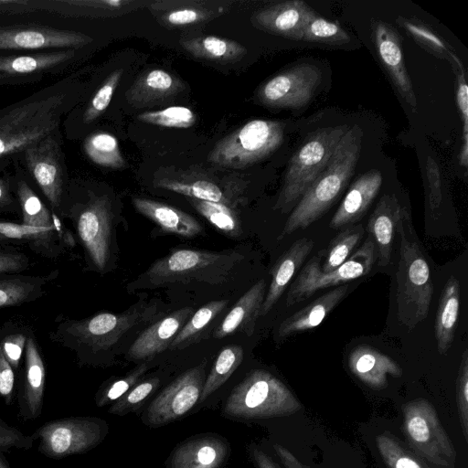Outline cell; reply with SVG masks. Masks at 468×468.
<instances>
[{
  "instance_id": "1",
  "label": "cell",
  "mask_w": 468,
  "mask_h": 468,
  "mask_svg": "<svg viewBox=\"0 0 468 468\" xmlns=\"http://www.w3.org/2000/svg\"><path fill=\"white\" fill-rule=\"evenodd\" d=\"M160 313L157 303L141 301L122 313L102 312L79 320L64 319L50 333V338L73 351L80 365L99 366L107 363L128 333L154 323Z\"/></svg>"
},
{
  "instance_id": "2",
  "label": "cell",
  "mask_w": 468,
  "mask_h": 468,
  "mask_svg": "<svg viewBox=\"0 0 468 468\" xmlns=\"http://www.w3.org/2000/svg\"><path fill=\"white\" fill-rule=\"evenodd\" d=\"M243 260L244 255L236 250H176L154 261L127 288L136 291L191 283L220 285L229 281Z\"/></svg>"
},
{
  "instance_id": "3",
  "label": "cell",
  "mask_w": 468,
  "mask_h": 468,
  "mask_svg": "<svg viewBox=\"0 0 468 468\" xmlns=\"http://www.w3.org/2000/svg\"><path fill=\"white\" fill-rule=\"evenodd\" d=\"M362 135L358 125L349 127L345 133L325 169L293 207L279 240L309 227L331 207L354 174L360 155Z\"/></svg>"
},
{
  "instance_id": "4",
  "label": "cell",
  "mask_w": 468,
  "mask_h": 468,
  "mask_svg": "<svg viewBox=\"0 0 468 468\" xmlns=\"http://www.w3.org/2000/svg\"><path fill=\"white\" fill-rule=\"evenodd\" d=\"M301 409V402L282 381L256 369L232 389L221 412L234 420H260L289 416Z\"/></svg>"
},
{
  "instance_id": "5",
  "label": "cell",
  "mask_w": 468,
  "mask_h": 468,
  "mask_svg": "<svg viewBox=\"0 0 468 468\" xmlns=\"http://www.w3.org/2000/svg\"><path fill=\"white\" fill-rule=\"evenodd\" d=\"M406 212L398 224L400 236L399 259L396 273L397 316L409 330L428 315L433 295L430 268L419 244L405 232Z\"/></svg>"
},
{
  "instance_id": "6",
  "label": "cell",
  "mask_w": 468,
  "mask_h": 468,
  "mask_svg": "<svg viewBox=\"0 0 468 468\" xmlns=\"http://www.w3.org/2000/svg\"><path fill=\"white\" fill-rule=\"evenodd\" d=\"M71 220L88 266L101 273L113 265L114 214L107 195L90 194L85 202L61 206L59 218Z\"/></svg>"
},
{
  "instance_id": "7",
  "label": "cell",
  "mask_w": 468,
  "mask_h": 468,
  "mask_svg": "<svg viewBox=\"0 0 468 468\" xmlns=\"http://www.w3.org/2000/svg\"><path fill=\"white\" fill-rule=\"evenodd\" d=\"M66 93L41 96L15 106L0 117V157L20 151L54 133L66 105Z\"/></svg>"
},
{
  "instance_id": "8",
  "label": "cell",
  "mask_w": 468,
  "mask_h": 468,
  "mask_svg": "<svg viewBox=\"0 0 468 468\" xmlns=\"http://www.w3.org/2000/svg\"><path fill=\"white\" fill-rule=\"evenodd\" d=\"M348 128L346 125L321 128L294 153L289 161L274 210L287 213L296 206L325 169Z\"/></svg>"
},
{
  "instance_id": "9",
  "label": "cell",
  "mask_w": 468,
  "mask_h": 468,
  "mask_svg": "<svg viewBox=\"0 0 468 468\" xmlns=\"http://www.w3.org/2000/svg\"><path fill=\"white\" fill-rule=\"evenodd\" d=\"M283 138V122L251 120L218 142L207 161L221 167L242 169L269 156L281 146Z\"/></svg>"
},
{
  "instance_id": "10",
  "label": "cell",
  "mask_w": 468,
  "mask_h": 468,
  "mask_svg": "<svg viewBox=\"0 0 468 468\" xmlns=\"http://www.w3.org/2000/svg\"><path fill=\"white\" fill-rule=\"evenodd\" d=\"M405 443L438 468H454L456 451L433 405L419 398L402 406Z\"/></svg>"
},
{
  "instance_id": "11",
  "label": "cell",
  "mask_w": 468,
  "mask_h": 468,
  "mask_svg": "<svg viewBox=\"0 0 468 468\" xmlns=\"http://www.w3.org/2000/svg\"><path fill=\"white\" fill-rule=\"evenodd\" d=\"M109 432L108 423L98 417L78 416L48 421L31 434L38 440L41 454L62 459L97 447Z\"/></svg>"
},
{
  "instance_id": "12",
  "label": "cell",
  "mask_w": 468,
  "mask_h": 468,
  "mask_svg": "<svg viewBox=\"0 0 468 468\" xmlns=\"http://www.w3.org/2000/svg\"><path fill=\"white\" fill-rule=\"evenodd\" d=\"M324 250L318 251L299 272L290 286L286 305L297 304L321 289L336 286L367 275L376 260V246L367 239L345 262L328 272L321 271V260Z\"/></svg>"
},
{
  "instance_id": "13",
  "label": "cell",
  "mask_w": 468,
  "mask_h": 468,
  "mask_svg": "<svg viewBox=\"0 0 468 468\" xmlns=\"http://www.w3.org/2000/svg\"><path fill=\"white\" fill-rule=\"evenodd\" d=\"M205 379V364L181 374L152 400L142 415L143 422L157 428L185 416L199 400Z\"/></svg>"
},
{
  "instance_id": "14",
  "label": "cell",
  "mask_w": 468,
  "mask_h": 468,
  "mask_svg": "<svg viewBox=\"0 0 468 468\" xmlns=\"http://www.w3.org/2000/svg\"><path fill=\"white\" fill-rule=\"evenodd\" d=\"M321 80L322 73L316 66L302 63L262 83L256 98L267 107L299 109L310 102Z\"/></svg>"
},
{
  "instance_id": "15",
  "label": "cell",
  "mask_w": 468,
  "mask_h": 468,
  "mask_svg": "<svg viewBox=\"0 0 468 468\" xmlns=\"http://www.w3.org/2000/svg\"><path fill=\"white\" fill-rule=\"evenodd\" d=\"M24 154L28 170L51 205L52 211L59 217L64 182L57 139L53 134L48 135L27 147Z\"/></svg>"
},
{
  "instance_id": "16",
  "label": "cell",
  "mask_w": 468,
  "mask_h": 468,
  "mask_svg": "<svg viewBox=\"0 0 468 468\" xmlns=\"http://www.w3.org/2000/svg\"><path fill=\"white\" fill-rule=\"evenodd\" d=\"M92 42L83 33L39 26L0 27V50L74 49Z\"/></svg>"
},
{
  "instance_id": "17",
  "label": "cell",
  "mask_w": 468,
  "mask_h": 468,
  "mask_svg": "<svg viewBox=\"0 0 468 468\" xmlns=\"http://www.w3.org/2000/svg\"><path fill=\"white\" fill-rule=\"evenodd\" d=\"M372 37L379 60L388 71L399 95L414 112L417 99L406 69L400 37L397 31L382 20L374 21Z\"/></svg>"
},
{
  "instance_id": "18",
  "label": "cell",
  "mask_w": 468,
  "mask_h": 468,
  "mask_svg": "<svg viewBox=\"0 0 468 468\" xmlns=\"http://www.w3.org/2000/svg\"><path fill=\"white\" fill-rule=\"evenodd\" d=\"M0 246H27L41 257L56 260L74 246L69 231L33 228L0 219Z\"/></svg>"
},
{
  "instance_id": "19",
  "label": "cell",
  "mask_w": 468,
  "mask_h": 468,
  "mask_svg": "<svg viewBox=\"0 0 468 468\" xmlns=\"http://www.w3.org/2000/svg\"><path fill=\"white\" fill-rule=\"evenodd\" d=\"M230 446L218 434H199L177 444L166 460V468H223Z\"/></svg>"
},
{
  "instance_id": "20",
  "label": "cell",
  "mask_w": 468,
  "mask_h": 468,
  "mask_svg": "<svg viewBox=\"0 0 468 468\" xmlns=\"http://www.w3.org/2000/svg\"><path fill=\"white\" fill-rule=\"evenodd\" d=\"M45 384V363L32 333L27 340L24 353V367L18 394L20 418L34 420L39 417L44 403Z\"/></svg>"
},
{
  "instance_id": "21",
  "label": "cell",
  "mask_w": 468,
  "mask_h": 468,
  "mask_svg": "<svg viewBox=\"0 0 468 468\" xmlns=\"http://www.w3.org/2000/svg\"><path fill=\"white\" fill-rule=\"evenodd\" d=\"M193 314L192 307H183L154 321L132 343L126 358L130 361L147 360L162 353Z\"/></svg>"
},
{
  "instance_id": "22",
  "label": "cell",
  "mask_w": 468,
  "mask_h": 468,
  "mask_svg": "<svg viewBox=\"0 0 468 468\" xmlns=\"http://www.w3.org/2000/svg\"><path fill=\"white\" fill-rule=\"evenodd\" d=\"M314 11L302 0L279 2L266 5L251 16V24L262 31L299 40L308 18Z\"/></svg>"
},
{
  "instance_id": "23",
  "label": "cell",
  "mask_w": 468,
  "mask_h": 468,
  "mask_svg": "<svg viewBox=\"0 0 468 468\" xmlns=\"http://www.w3.org/2000/svg\"><path fill=\"white\" fill-rule=\"evenodd\" d=\"M149 10L163 27H185L209 22L229 8L223 3L207 1H151Z\"/></svg>"
},
{
  "instance_id": "24",
  "label": "cell",
  "mask_w": 468,
  "mask_h": 468,
  "mask_svg": "<svg viewBox=\"0 0 468 468\" xmlns=\"http://www.w3.org/2000/svg\"><path fill=\"white\" fill-rule=\"evenodd\" d=\"M186 89L174 74L152 69L140 74L125 92V99L133 107L141 108L163 102Z\"/></svg>"
},
{
  "instance_id": "25",
  "label": "cell",
  "mask_w": 468,
  "mask_h": 468,
  "mask_svg": "<svg viewBox=\"0 0 468 468\" xmlns=\"http://www.w3.org/2000/svg\"><path fill=\"white\" fill-rule=\"evenodd\" d=\"M381 184L382 175L378 170H369L358 177L334 214L330 228L337 229L360 220L378 193Z\"/></svg>"
},
{
  "instance_id": "26",
  "label": "cell",
  "mask_w": 468,
  "mask_h": 468,
  "mask_svg": "<svg viewBox=\"0 0 468 468\" xmlns=\"http://www.w3.org/2000/svg\"><path fill=\"white\" fill-rule=\"evenodd\" d=\"M347 363L352 374L373 389L384 388L388 376L399 378L402 375L395 360L368 346L354 348Z\"/></svg>"
},
{
  "instance_id": "27",
  "label": "cell",
  "mask_w": 468,
  "mask_h": 468,
  "mask_svg": "<svg viewBox=\"0 0 468 468\" xmlns=\"http://www.w3.org/2000/svg\"><path fill=\"white\" fill-rule=\"evenodd\" d=\"M406 212L394 195H383L368 219L367 230L378 248L380 267L390 261L394 233Z\"/></svg>"
},
{
  "instance_id": "28",
  "label": "cell",
  "mask_w": 468,
  "mask_h": 468,
  "mask_svg": "<svg viewBox=\"0 0 468 468\" xmlns=\"http://www.w3.org/2000/svg\"><path fill=\"white\" fill-rule=\"evenodd\" d=\"M132 203L139 213L165 232L185 239H193L203 232V227L194 217L176 207L139 197H133Z\"/></svg>"
},
{
  "instance_id": "29",
  "label": "cell",
  "mask_w": 468,
  "mask_h": 468,
  "mask_svg": "<svg viewBox=\"0 0 468 468\" xmlns=\"http://www.w3.org/2000/svg\"><path fill=\"white\" fill-rule=\"evenodd\" d=\"M265 292L266 282L261 279L238 300L215 330L213 336L220 339L238 332L251 335L254 331L256 320L261 316Z\"/></svg>"
},
{
  "instance_id": "30",
  "label": "cell",
  "mask_w": 468,
  "mask_h": 468,
  "mask_svg": "<svg viewBox=\"0 0 468 468\" xmlns=\"http://www.w3.org/2000/svg\"><path fill=\"white\" fill-rule=\"evenodd\" d=\"M314 248V241L307 238L293 242L275 262L271 280L261 309V316L266 315L281 298L288 283Z\"/></svg>"
},
{
  "instance_id": "31",
  "label": "cell",
  "mask_w": 468,
  "mask_h": 468,
  "mask_svg": "<svg viewBox=\"0 0 468 468\" xmlns=\"http://www.w3.org/2000/svg\"><path fill=\"white\" fill-rule=\"evenodd\" d=\"M347 289V285L337 286L284 319L279 326L278 337L285 338L318 326L344 299Z\"/></svg>"
},
{
  "instance_id": "32",
  "label": "cell",
  "mask_w": 468,
  "mask_h": 468,
  "mask_svg": "<svg viewBox=\"0 0 468 468\" xmlns=\"http://www.w3.org/2000/svg\"><path fill=\"white\" fill-rule=\"evenodd\" d=\"M74 57V49L0 56V80L16 79L57 68Z\"/></svg>"
},
{
  "instance_id": "33",
  "label": "cell",
  "mask_w": 468,
  "mask_h": 468,
  "mask_svg": "<svg viewBox=\"0 0 468 468\" xmlns=\"http://www.w3.org/2000/svg\"><path fill=\"white\" fill-rule=\"evenodd\" d=\"M57 275V271L48 276L1 274L0 308L22 305L43 297L47 283Z\"/></svg>"
},
{
  "instance_id": "34",
  "label": "cell",
  "mask_w": 468,
  "mask_h": 468,
  "mask_svg": "<svg viewBox=\"0 0 468 468\" xmlns=\"http://www.w3.org/2000/svg\"><path fill=\"white\" fill-rule=\"evenodd\" d=\"M460 308V283L451 276L446 282L435 317V336L438 351L445 355L454 339Z\"/></svg>"
},
{
  "instance_id": "35",
  "label": "cell",
  "mask_w": 468,
  "mask_h": 468,
  "mask_svg": "<svg viewBox=\"0 0 468 468\" xmlns=\"http://www.w3.org/2000/svg\"><path fill=\"white\" fill-rule=\"evenodd\" d=\"M180 44L195 58L219 63L237 61L247 53L240 43L218 36H199L184 39Z\"/></svg>"
},
{
  "instance_id": "36",
  "label": "cell",
  "mask_w": 468,
  "mask_h": 468,
  "mask_svg": "<svg viewBox=\"0 0 468 468\" xmlns=\"http://www.w3.org/2000/svg\"><path fill=\"white\" fill-rule=\"evenodd\" d=\"M16 194L22 215L21 224L60 232L67 231L60 218L55 212L49 211L26 181L20 180L17 183Z\"/></svg>"
},
{
  "instance_id": "37",
  "label": "cell",
  "mask_w": 468,
  "mask_h": 468,
  "mask_svg": "<svg viewBox=\"0 0 468 468\" xmlns=\"http://www.w3.org/2000/svg\"><path fill=\"white\" fill-rule=\"evenodd\" d=\"M70 14L90 17H114L124 16L149 5L150 2L137 0H63Z\"/></svg>"
},
{
  "instance_id": "38",
  "label": "cell",
  "mask_w": 468,
  "mask_h": 468,
  "mask_svg": "<svg viewBox=\"0 0 468 468\" xmlns=\"http://www.w3.org/2000/svg\"><path fill=\"white\" fill-rule=\"evenodd\" d=\"M399 25L403 27L411 37L422 48L435 56L447 59L454 67L455 72L464 69L462 60L452 48L425 24L399 16Z\"/></svg>"
},
{
  "instance_id": "39",
  "label": "cell",
  "mask_w": 468,
  "mask_h": 468,
  "mask_svg": "<svg viewBox=\"0 0 468 468\" xmlns=\"http://www.w3.org/2000/svg\"><path fill=\"white\" fill-rule=\"evenodd\" d=\"M376 444L388 468H431L423 458L389 431L378 434Z\"/></svg>"
},
{
  "instance_id": "40",
  "label": "cell",
  "mask_w": 468,
  "mask_h": 468,
  "mask_svg": "<svg viewBox=\"0 0 468 468\" xmlns=\"http://www.w3.org/2000/svg\"><path fill=\"white\" fill-rule=\"evenodd\" d=\"M228 303V300H215L199 308L180 329L168 348L177 350L194 344L206 327L226 308Z\"/></svg>"
},
{
  "instance_id": "41",
  "label": "cell",
  "mask_w": 468,
  "mask_h": 468,
  "mask_svg": "<svg viewBox=\"0 0 468 468\" xmlns=\"http://www.w3.org/2000/svg\"><path fill=\"white\" fill-rule=\"evenodd\" d=\"M83 149L90 160L98 165L113 169H121L125 165L119 143L109 133H91L85 139Z\"/></svg>"
},
{
  "instance_id": "42",
  "label": "cell",
  "mask_w": 468,
  "mask_h": 468,
  "mask_svg": "<svg viewBox=\"0 0 468 468\" xmlns=\"http://www.w3.org/2000/svg\"><path fill=\"white\" fill-rule=\"evenodd\" d=\"M242 360L243 349L240 346L231 345L223 348L205 379L199 400L203 402L225 384Z\"/></svg>"
},
{
  "instance_id": "43",
  "label": "cell",
  "mask_w": 468,
  "mask_h": 468,
  "mask_svg": "<svg viewBox=\"0 0 468 468\" xmlns=\"http://www.w3.org/2000/svg\"><path fill=\"white\" fill-rule=\"evenodd\" d=\"M187 198L201 216L225 235L230 238H238L241 235L240 221L233 208L220 203Z\"/></svg>"
},
{
  "instance_id": "44",
  "label": "cell",
  "mask_w": 468,
  "mask_h": 468,
  "mask_svg": "<svg viewBox=\"0 0 468 468\" xmlns=\"http://www.w3.org/2000/svg\"><path fill=\"white\" fill-rule=\"evenodd\" d=\"M156 186L187 197L220 203L233 208L222 189L211 181L197 180L186 183L165 178L157 181Z\"/></svg>"
},
{
  "instance_id": "45",
  "label": "cell",
  "mask_w": 468,
  "mask_h": 468,
  "mask_svg": "<svg viewBox=\"0 0 468 468\" xmlns=\"http://www.w3.org/2000/svg\"><path fill=\"white\" fill-rule=\"evenodd\" d=\"M299 40L323 44H345L350 41V36L339 23L327 20L314 12L303 26Z\"/></svg>"
},
{
  "instance_id": "46",
  "label": "cell",
  "mask_w": 468,
  "mask_h": 468,
  "mask_svg": "<svg viewBox=\"0 0 468 468\" xmlns=\"http://www.w3.org/2000/svg\"><path fill=\"white\" fill-rule=\"evenodd\" d=\"M363 233V226L359 224L349 227L337 234L329 243L327 250H324L325 256L321 265V271L323 272L332 271L345 262L361 239Z\"/></svg>"
},
{
  "instance_id": "47",
  "label": "cell",
  "mask_w": 468,
  "mask_h": 468,
  "mask_svg": "<svg viewBox=\"0 0 468 468\" xmlns=\"http://www.w3.org/2000/svg\"><path fill=\"white\" fill-rule=\"evenodd\" d=\"M31 334L28 327L12 321L5 323L0 328L1 351L16 373L20 368L26 343Z\"/></svg>"
},
{
  "instance_id": "48",
  "label": "cell",
  "mask_w": 468,
  "mask_h": 468,
  "mask_svg": "<svg viewBox=\"0 0 468 468\" xmlns=\"http://www.w3.org/2000/svg\"><path fill=\"white\" fill-rule=\"evenodd\" d=\"M137 119L153 125L186 129L194 125L197 116L187 107L171 106L163 110L142 112L137 115Z\"/></svg>"
},
{
  "instance_id": "49",
  "label": "cell",
  "mask_w": 468,
  "mask_h": 468,
  "mask_svg": "<svg viewBox=\"0 0 468 468\" xmlns=\"http://www.w3.org/2000/svg\"><path fill=\"white\" fill-rule=\"evenodd\" d=\"M160 385L157 377L140 381L122 397L113 402L108 410L109 413L124 416L134 411Z\"/></svg>"
},
{
  "instance_id": "50",
  "label": "cell",
  "mask_w": 468,
  "mask_h": 468,
  "mask_svg": "<svg viewBox=\"0 0 468 468\" xmlns=\"http://www.w3.org/2000/svg\"><path fill=\"white\" fill-rule=\"evenodd\" d=\"M147 369V364L142 363L123 378L117 379L108 386L102 388L96 394V405L98 407H104L115 402L140 382Z\"/></svg>"
},
{
  "instance_id": "51",
  "label": "cell",
  "mask_w": 468,
  "mask_h": 468,
  "mask_svg": "<svg viewBox=\"0 0 468 468\" xmlns=\"http://www.w3.org/2000/svg\"><path fill=\"white\" fill-rule=\"evenodd\" d=\"M122 69L112 72L96 91L84 112L83 122L85 123H90L96 120L108 108L122 76Z\"/></svg>"
},
{
  "instance_id": "52",
  "label": "cell",
  "mask_w": 468,
  "mask_h": 468,
  "mask_svg": "<svg viewBox=\"0 0 468 468\" xmlns=\"http://www.w3.org/2000/svg\"><path fill=\"white\" fill-rule=\"evenodd\" d=\"M456 403L462 432L468 440V350L464 349L459 365L456 384Z\"/></svg>"
},
{
  "instance_id": "53",
  "label": "cell",
  "mask_w": 468,
  "mask_h": 468,
  "mask_svg": "<svg viewBox=\"0 0 468 468\" xmlns=\"http://www.w3.org/2000/svg\"><path fill=\"white\" fill-rule=\"evenodd\" d=\"M457 75V105L463 121V145L460 152V165L467 167L468 164V87L464 69Z\"/></svg>"
},
{
  "instance_id": "54",
  "label": "cell",
  "mask_w": 468,
  "mask_h": 468,
  "mask_svg": "<svg viewBox=\"0 0 468 468\" xmlns=\"http://www.w3.org/2000/svg\"><path fill=\"white\" fill-rule=\"evenodd\" d=\"M29 257L14 246H0V275L22 273L30 268Z\"/></svg>"
},
{
  "instance_id": "55",
  "label": "cell",
  "mask_w": 468,
  "mask_h": 468,
  "mask_svg": "<svg viewBox=\"0 0 468 468\" xmlns=\"http://www.w3.org/2000/svg\"><path fill=\"white\" fill-rule=\"evenodd\" d=\"M32 435H26L0 419V452L9 449L28 450L34 444Z\"/></svg>"
},
{
  "instance_id": "56",
  "label": "cell",
  "mask_w": 468,
  "mask_h": 468,
  "mask_svg": "<svg viewBox=\"0 0 468 468\" xmlns=\"http://www.w3.org/2000/svg\"><path fill=\"white\" fill-rule=\"evenodd\" d=\"M426 189L429 204L431 209H437L441 202V178L439 166L431 156L427 157Z\"/></svg>"
},
{
  "instance_id": "57",
  "label": "cell",
  "mask_w": 468,
  "mask_h": 468,
  "mask_svg": "<svg viewBox=\"0 0 468 468\" xmlns=\"http://www.w3.org/2000/svg\"><path fill=\"white\" fill-rule=\"evenodd\" d=\"M16 389V372L4 356L0 348V397L10 405Z\"/></svg>"
},
{
  "instance_id": "58",
  "label": "cell",
  "mask_w": 468,
  "mask_h": 468,
  "mask_svg": "<svg viewBox=\"0 0 468 468\" xmlns=\"http://www.w3.org/2000/svg\"><path fill=\"white\" fill-rule=\"evenodd\" d=\"M37 9V3L29 0H0V14H26Z\"/></svg>"
},
{
  "instance_id": "59",
  "label": "cell",
  "mask_w": 468,
  "mask_h": 468,
  "mask_svg": "<svg viewBox=\"0 0 468 468\" xmlns=\"http://www.w3.org/2000/svg\"><path fill=\"white\" fill-rule=\"evenodd\" d=\"M273 450L275 451L280 461L284 468H310L300 462L288 449L284 446L274 443Z\"/></svg>"
},
{
  "instance_id": "60",
  "label": "cell",
  "mask_w": 468,
  "mask_h": 468,
  "mask_svg": "<svg viewBox=\"0 0 468 468\" xmlns=\"http://www.w3.org/2000/svg\"><path fill=\"white\" fill-rule=\"evenodd\" d=\"M250 454L258 468H278L272 459L256 444L249 446Z\"/></svg>"
},
{
  "instance_id": "61",
  "label": "cell",
  "mask_w": 468,
  "mask_h": 468,
  "mask_svg": "<svg viewBox=\"0 0 468 468\" xmlns=\"http://www.w3.org/2000/svg\"><path fill=\"white\" fill-rule=\"evenodd\" d=\"M14 199L8 183L0 175V211H13Z\"/></svg>"
},
{
  "instance_id": "62",
  "label": "cell",
  "mask_w": 468,
  "mask_h": 468,
  "mask_svg": "<svg viewBox=\"0 0 468 468\" xmlns=\"http://www.w3.org/2000/svg\"><path fill=\"white\" fill-rule=\"evenodd\" d=\"M0 468H9L8 463H6L5 458L0 452Z\"/></svg>"
}]
</instances>
